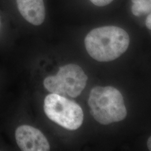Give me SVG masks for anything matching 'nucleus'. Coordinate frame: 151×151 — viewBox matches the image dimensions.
<instances>
[{"label": "nucleus", "instance_id": "423d86ee", "mask_svg": "<svg viewBox=\"0 0 151 151\" xmlns=\"http://www.w3.org/2000/svg\"><path fill=\"white\" fill-rule=\"evenodd\" d=\"M18 10L22 16L34 25H40L45 17L43 0H16Z\"/></svg>", "mask_w": 151, "mask_h": 151}, {"label": "nucleus", "instance_id": "9d476101", "mask_svg": "<svg viewBox=\"0 0 151 151\" xmlns=\"http://www.w3.org/2000/svg\"><path fill=\"white\" fill-rule=\"evenodd\" d=\"M147 146H148V148L150 150V151L151 150V137L149 138L148 140V142H147Z\"/></svg>", "mask_w": 151, "mask_h": 151}, {"label": "nucleus", "instance_id": "0eeeda50", "mask_svg": "<svg viewBox=\"0 0 151 151\" xmlns=\"http://www.w3.org/2000/svg\"><path fill=\"white\" fill-rule=\"evenodd\" d=\"M132 2L133 5L131 10L134 15L139 16L150 13L151 0H132Z\"/></svg>", "mask_w": 151, "mask_h": 151}, {"label": "nucleus", "instance_id": "f257e3e1", "mask_svg": "<svg viewBox=\"0 0 151 151\" xmlns=\"http://www.w3.org/2000/svg\"><path fill=\"white\" fill-rule=\"evenodd\" d=\"M130 43L128 34L114 26L97 27L89 32L85 39L87 52L99 62L117 59L126 52Z\"/></svg>", "mask_w": 151, "mask_h": 151}, {"label": "nucleus", "instance_id": "1a4fd4ad", "mask_svg": "<svg viewBox=\"0 0 151 151\" xmlns=\"http://www.w3.org/2000/svg\"><path fill=\"white\" fill-rule=\"evenodd\" d=\"M146 26L147 28L150 30H151V14H150L146 19Z\"/></svg>", "mask_w": 151, "mask_h": 151}, {"label": "nucleus", "instance_id": "7ed1b4c3", "mask_svg": "<svg viewBox=\"0 0 151 151\" xmlns=\"http://www.w3.org/2000/svg\"><path fill=\"white\" fill-rule=\"evenodd\" d=\"M44 110L49 119L70 130L78 129L83 121L81 106L63 96L51 93L44 100Z\"/></svg>", "mask_w": 151, "mask_h": 151}, {"label": "nucleus", "instance_id": "6e6552de", "mask_svg": "<svg viewBox=\"0 0 151 151\" xmlns=\"http://www.w3.org/2000/svg\"><path fill=\"white\" fill-rule=\"evenodd\" d=\"M90 1L97 6H105L110 4L113 0H90Z\"/></svg>", "mask_w": 151, "mask_h": 151}, {"label": "nucleus", "instance_id": "20e7f679", "mask_svg": "<svg viewBox=\"0 0 151 151\" xmlns=\"http://www.w3.org/2000/svg\"><path fill=\"white\" fill-rule=\"evenodd\" d=\"M87 81V76L79 65L68 64L60 67L56 75L47 77L44 86L52 93L75 98L81 94Z\"/></svg>", "mask_w": 151, "mask_h": 151}, {"label": "nucleus", "instance_id": "f03ea898", "mask_svg": "<svg viewBox=\"0 0 151 151\" xmlns=\"http://www.w3.org/2000/svg\"><path fill=\"white\" fill-rule=\"evenodd\" d=\"M88 104L92 116L103 125L123 120L127 115L123 97L113 87H93L90 92Z\"/></svg>", "mask_w": 151, "mask_h": 151}, {"label": "nucleus", "instance_id": "39448f33", "mask_svg": "<svg viewBox=\"0 0 151 151\" xmlns=\"http://www.w3.org/2000/svg\"><path fill=\"white\" fill-rule=\"evenodd\" d=\"M16 143L23 151H48L50 146L39 130L27 125L18 127L15 132Z\"/></svg>", "mask_w": 151, "mask_h": 151}]
</instances>
